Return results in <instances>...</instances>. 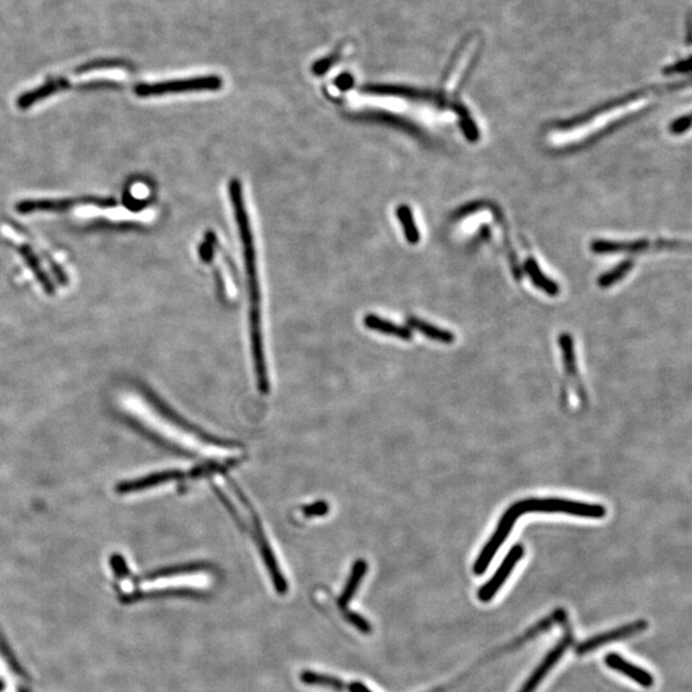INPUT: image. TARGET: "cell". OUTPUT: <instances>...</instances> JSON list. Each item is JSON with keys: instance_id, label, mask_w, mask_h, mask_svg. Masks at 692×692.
Listing matches in <instances>:
<instances>
[{"instance_id": "6da1fadb", "label": "cell", "mask_w": 692, "mask_h": 692, "mask_svg": "<svg viewBox=\"0 0 692 692\" xmlns=\"http://www.w3.org/2000/svg\"><path fill=\"white\" fill-rule=\"evenodd\" d=\"M230 195L235 211L236 223L243 240V258H245V268H246V277H248V286L250 295V331L251 344H253L251 346H253L257 381H258L259 390L262 393H267L269 383L267 376L266 359H264L263 339H262L260 294H259L258 274H257V263H255V249H254L253 234L249 225V217L243 203L241 183L237 180H232L230 183Z\"/></svg>"}, {"instance_id": "7a4b0ae2", "label": "cell", "mask_w": 692, "mask_h": 692, "mask_svg": "<svg viewBox=\"0 0 692 692\" xmlns=\"http://www.w3.org/2000/svg\"><path fill=\"white\" fill-rule=\"evenodd\" d=\"M522 513H562L576 517L601 519L607 516V509L599 504L573 502L564 499H527L518 502Z\"/></svg>"}, {"instance_id": "3957f363", "label": "cell", "mask_w": 692, "mask_h": 692, "mask_svg": "<svg viewBox=\"0 0 692 692\" xmlns=\"http://www.w3.org/2000/svg\"><path fill=\"white\" fill-rule=\"evenodd\" d=\"M222 78L218 76L194 77L185 80H172L163 81L155 84L137 85L135 94L146 98V97H157L166 94L189 92H216L222 87Z\"/></svg>"}, {"instance_id": "277c9868", "label": "cell", "mask_w": 692, "mask_h": 692, "mask_svg": "<svg viewBox=\"0 0 692 692\" xmlns=\"http://www.w3.org/2000/svg\"><path fill=\"white\" fill-rule=\"evenodd\" d=\"M522 514L523 513H522V510L519 508L518 502L513 504L509 509L507 510L502 514V519H500L499 525L496 527L495 532L493 533L491 539L483 546L482 551L479 553V556H477V559L474 562V565H473V573L474 574L481 576V574H483L486 572L488 565H490V563L494 559L495 554L497 553V550L502 548V544L508 539V536H509L513 527L516 525L518 518L521 517Z\"/></svg>"}, {"instance_id": "5b68a950", "label": "cell", "mask_w": 692, "mask_h": 692, "mask_svg": "<svg viewBox=\"0 0 692 692\" xmlns=\"http://www.w3.org/2000/svg\"><path fill=\"white\" fill-rule=\"evenodd\" d=\"M362 92L373 95H381V97H396V98H403V99L417 100V101H428L434 103L442 107L453 108L456 112L458 108L460 107V103H449L442 95H437L428 90H421L416 87H408V86H399V85H367L363 86Z\"/></svg>"}, {"instance_id": "8992f818", "label": "cell", "mask_w": 692, "mask_h": 692, "mask_svg": "<svg viewBox=\"0 0 692 692\" xmlns=\"http://www.w3.org/2000/svg\"><path fill=\"white\" fill-rule=\"evenodd\" d=\"M250 521L253 522L251 523L250 533H253L254 540H255L257 545H258L260 556L263 558V562L266 564L268 573H269V576L272 578L274 588H276V591H277L278 595H286L288 590H289V584H288L285 576L282 574L280 565L277 563L274 551H272V549L269 546V542L267 540L266 535L263 532V527H262L260 522H259L258 516L257 514H253L250 517Z\"/></svg>"}, {"instance_id": "52a82bcc", "label": "cell", "mask_w": 692, "mask_h": 692, "mask_svg": "<svg viewBox=\"0 0 692 692\" xmlns=\"http://www.w3.org/2000/svg\"><path fill=\"white\" fill-rule=\"evenodd\" d=\"M647 627H649V623L645 619H639V621H635L632 623L623 624V626L616 627L612 631L604 632V633L593 636L591 639L586 640L582 644L578 645L576 653L578 655L591 653L593 650L601 647H605L608 644H613V642L621 641V640L630 639V637H633L639 633H642V632L647 631Z\"/></svg>"}, {"instance_id": "ba28073f", "label": "cell", "mask_w": 692, "mask_h": 692, "mask_svg": "<svg viewBox=\"0 0 692 692\" xmlns=\"http://www.w3.org/2000/svg\"><path fill=\"white\" fill-rule=\"evenodd\" d=\"M523 556H525V548L522 545L518 544L510 549L508 556H505L502 565L497 568V571L495 572L494 576L479 588V600L482 602L491 601L495 595L499 593V590L502 588V586L505 584V581L508 579L511 572L514 570V567L517 565V563H519V560L523 558Z\"/></svg>"}, {"instance_id": "9c48e42d", "label": "cell", "mask_w": 692, "mask_h": 692, "mask_svg": "<svg viewBox=\"0 0 692 692\" xmlns=\"http://www.w3.org/2000/svg\"><path fill=\"white\" fill-rule=\"evenodd\" d=\"M572 641H573V637H572L571 632H567L563 639L560 640V642L554 649L550 650V653L544 658V661L540 663V665L536 670H533L531 677L525 681V685L522 686V689L518 692L536 691V689L540 686L541 682L548 676L550 670H553L556 667V663L559 662L563 658L564 653L567 651V649L571 647Z\"/></svg>"}, {"instance_id": "30bf717a", "label": "cell", "mask_w": 692, "mask_h": 692, "mask_svg": "<svg viewBox=\"0 0 692 692\" xmlns=\"http://www.w3.org/2000/svg\"><path fill=\"white\" fill-rule=\"evenodd\" d=\"M92 203L101 206H115V202L100 200V199H63V200H26L17 204L20 213L32 212H64L77 204Z\"/></svg>"}, {"instance_id": "8fae6325", "label": "cell", "mask_w": 692, "mask_h": 692, "mask_svg": "<svg viewBox=\"0 0 692 692\" xmlns=\"http://www.w3.org/2000/svg\"><path fill=\"white\" fill-rule=\"evenodd\" d=\"M183 476V472L177 471V469H174V471L155 472V473H152L149 476H145L143 479H132V481L122 482L120 485H117L115 491L118 494H132V493L144 491V490L152 488L154 486H158V485H163L166 482L176 481V479H181Z\"/></svg>"}, {"instance_id": "7c38bea8", "label": "cell", "mask_w": 692, "mask_h": 692, "mask_svg": "<svg viewBox=\"0 0 692 692\" xmlns=\"http://www.w3.org/2000/svg\"><path fill=\"white\" fill-rule=\"evenodd\" d=\"M605 664L608 665L609 668L622 673L626 677L631 678L632 681H635L637 685L642 686L645 689H650L654 686L653 675H650L647 670L626 661L623 656H621V655H607Z\"/></svg>"}, {"instance_id": "4fadbf2b", "label": "cell", "mask_w": 692, "mask_h": 692, "mask_svg": "<svg viewBox=\"0 0 692 692\" xmlns=\"http://www.w3.org/2000/svg\"><path fill=\"white\" fill-rule=\"evenodd\" d=\"M651 246L649 240H636V241H605V240H595L591 243V250L596 254H618V253H639L647 250Z\"/></svg>"}, {"instance_id": "5bb4252c", "label": "cell", "mask_w": 692, "mask_h": 692, "mask_svg": "<svg viewBox=\"0 0 692 692\" xmlns=\"http://www.w3.org/2000/svg\"><path fill=\"white\" fill-rule=\"evenodd\" d=\"M367 562L363 560V559H359L355 563L353 564V568H351V573H350L349 578H348V582L346 585L344 587L343 593L340 595L339 598V607L341 610H346L348 605H349L350 601L354 598V595L357 593L358 587L360 585L362 582V578L365 577V573H367Z\"/></svg>"}, {"instance_id": "9a60e30c", "label": "cell", "mask_w": 692, "mask_h": 692, "mask_svg": "<svg viewBox=\"0 0 692 692\" xmlns=\"http://www.w3.org/2000/svg\"><path fill=\"white\" fill-rule=\"evenodd\" d=\"M365 327L381 332L383 335L395 336L402 340H411V331L409 328L399 326L393 323L391 320H383L379 316L368 314L365 318Z\"/></svg>"}, {"instance_id": "2e32d148", "label": "cell", "mask_w": 692, "mask_h": 692, "mask_svg": "<svg viewBox=\"0 0 692 692\" xmlns=\"http://www.w3.org/2000/svg\"><path fill=\"white\" fill-rule=\"evenodd\" d=\"M525 269L528 276L531 277L535 286L540 288L545 294H548L550 297H556L559 294V291H560L559 286L551 278H549L548 276L544 274V272L541 271L540 266L537 264V262L535 259L531 258V257L525 259Z\"/></svg>"}, {"instance_id": "e0dca14e", "label": "cell", "mask_w": 692, "mask_h": 692, "mask_svg": "<svg viewBox=\"0 0 692 692\" xmlns=\"http://www.w3.org/2000/svg\"><path fill=\"white\" fill-rule=\"evenodd\" d=\"M409 325L411 327L419 331L422 335L427 336L431 340H436V341H440L442 344H451L456 341V336L453 332H450L448 330L436 327L434 325L425 322V320L411 317L409 318Z\"/></svg>"}, {"instance_id": "ac0fdd59", "label": "cell", "mask_w": 692, "mask_h": 692, "mask_svg": "<svg viewBox=\"0 0 692 692\" xmlns=\"http://www.w3.org/2000/svg\"><path fill=\"white\" fill-rule=\"evenodd\" d=\"M300 681L305 685L327 687V689H332L335 691H344L345 689H348V685L341 679L328 676V675H320V673H316L312 670L302 672Z\"/></svg>"}, {"instance_id": "d6986e66", "label": "cell", "mask_w": 692, "mask_h": 692, "mask_svg": "<svg viewBox=\"0 0 692 692\" xmlns=\"http://www.w3.org/2000/svg\"><path fill=\"white\" fill-rule=\"evenodd\" d=\"M396 213H397V218H399L400 225L403 227L404 235L407 237L408 243H411V245L418 243L421 235H419L418 227L414 222V217L411 213V208L408 206H400L397 208Z\"/></svg>"}, {"instance_id": "ffe728a7", "label": "cell", "mask_w": 692, "mask_h": 692, "mask_svg": "<svg viewBox=\"0 0 692 692\" xmlns=\"http://www.w3.org/2000/svg\"><path fill=\"white\" fill-rule=\"evenodd\" d=\"M208 568H209V565L204 563L181 564V565H175V567H169V568L153 572L150 574H148L146 578L148 579L149 578L150 579H157V578L169 577V576H176V574H185V573L206 571Z\"/></svg>"}, {"instance_id": "44dd1931", "label": "cell", "mask_w": 692, "mask_h": 692, "mask_svg": "<svg viewBox=\"0 0 692 692\" xmlns=\"http://www.w3.org/2000/svg\"><path fill=\"white\" fill-rule=\"evenodd\" d=\"M633 267L632 259H626L621 264H618L616 268H613L610 272L602 274L598 278V285L600 288H610L616 281L622 280L626 274H628Z\"/></svg>"}, {"instance_id": "7402d4cb", "label": "cell", "mask_w": 692, "mask_h": 692, "mask_svg": "<svg viewBox=\"0 0 692 692\" xmlns=\"http://www.w3.org/2000/svg\"><path fill=\"white\" fill-rule=\"evenodd\" d=\"M559 344H560L562 353H563L565 371L570 373V374H572V376H576L577 365H576V354H574V345H573L572 336L568 335L567 332H564L559 337Z\"/></svg>"}, {"instance_id": "603a6c76", "label": "cell", "mask_w": 692, "mask_h": 692, "mask_svg": "<svg viewBox=\"0 0 692 692\" xmlns=\"http://www.w3.org/2000/svg\"><path fill=\"white\" fill-rule=\"evenodd\" d=\"M20 253L22 254L23 258H24V260L27 262V264L30 266L31 269L34 271V274H36L38 281H40V283L44 286V289L48 290V291H53L52 283L49 282L48 277H46L44 272H43L41 267L38 264V259L35 257V254L30 250V248H29V246H23V248H21V251H20Z\"/></svg>"}, {"instance_id": "cb8c5ba5", "label": "cell", "mask_w": 692, "mask_h": 692, "mask_svg": "<svg viewBox=\"0 0 692 692\" xmlns=\"http://www.w3.org/2000/svg\"><path fill=\"white\" fill-rule=\"evenodd\" d=\"M459 118H460V127H462V131H463L465 137L471 141V143H476L479 141V132L477 126L474 121L472 120L471 115L468 111H465L463 113L459 115Z\"/></svg>"}, {"instance_id": "d4e9b609", "label": "cell", "mask_w": 692, "mask_h": 692, "mask_svg": "<svg viewBox=\"0 0 692 692\" xmlns=\"http://www.w3.org/2000/svg\"><path fill=\"white\" fill-rule=\"evenodd\" d=\"M344 614H345V618L346 621L349 622L350 624H353L358 631L365 633V635H369L372 632V626L371 623L360 616L358 613H354V612H348V610H344Z\"/></svg>"}, {"instance_id": "484cf974", "label": "cell", "mask_w": 692, "mask_h": 692, "mask_svg": "<svg viewBox=\"0 0 692 692\" xmlns=\"http://www.w3.org/2000/svg\"><path fill=\"white\" fill-rule=\"evenodd\" d=\"M330 507L326 502H316L309 505H305L303 508V514L305 517L316 518L327 514Z\"/></svg>"}, {"instance_id": "4316f807", "label": "cell", "mask_w": 692, "mask_h": 692, "mask_svg": "<svg viewBox=\"0 0 692 692\" xmlns=\"http://www.w3.org/2000/svg\"><path fill=\"white\" fill-rule=\"evenodd\" d=\"M690 126H691L690 115H684V117H679L676 121L670 123V131L672 134H675V135H681V134H684L687 129H690Z\"/></svg>"}, {"instance_id": "83f0119b", "label": "cell", "mask_w": 692, "mask_h": 692, "mask_svg": "<svg viewBox=\"0 0 692 692\" xmlns=\"http://www.w3.org/2000/svg\"><path fill=\"white\" fill-rule=\"evenodd\" d=\"M487 204L485 202H472L469 204H465V206H462L457 213H456V218H462L464 216H468V214L474 213L479 211L481 208L486 206Z\"/></svg>"}, {"instance_id": "f1b7e54d", "label": "cell", "mask_w": 692, "mask_h": 692, "mask_svg": "<svg viewBox=\"0 0 692 692\" xmlns=\"http://www.w3.org/2000/svg\"><path fill=\"white\" fill-rule=\"evenodd\" d=\"M689 71H690V59L687 58L685 61L677 62L673 66H668L663 72L664 75H673V73H685Z\"/></svg>"}, {"instance_id": "f546056e", "label": "cell", "mask_w": 692, "mask_h": 692, "mask_svg": "<svg viewBox=\"0 0 692 692\" xmlns=\"http://www.w3.org/2000/svg\"><path fill=\"white\" fill-rule=\"evenodd\" d=\"M335 61L336 58H334L332 55H330V57L325 58V59H320V61L317 62V63L314 64V67H313V72H314L316 75L326 73L328 69H330V67L332 66V63H335Z\"/></svg>"}, {"instance_id": "4dcf8cb0", "label": "cell", "mask_w": 692, "mask_h": 692, "mask_svg": "<svg viewBox=\"0 0 692 692\" xmlns=\"http://www.w3.org/2000/svg\"><path fill=\"white\" fill-rule=\"evenodd\" d=\"M112 567H113V571H115V574L118 577H122V576H126L129 571H127V565L125 563L123 558L120 556H112Z\"/></svg>"}, {"instance_id": "1f68e13d", "label": "cell", "mask_w": 692, "mask_h": 692, "mask_svg": "<svg viewBox=\"0 0 692 692\" xmlns=\"http://www.w3.org/2000/svg\"><path fill=\"white\" fill-rule=\"evenodd\" d=\"M353 85H354V80H353V77L350 76L349 73L341 75V76H339V78L336 80V86L340 90H349Z\"/></svg>"}, {"instance_id": "d6a6232c", "label": "cell", "mask_w": 692, "mask_h": 692, "mask_svg": "<svg viewBox=\"0 0 692 692\" xmlns=\"http://www.w3.org/2000/svg\"><path fill=\"white\" fill-rule=\"evenodd\" d=\"M199 250H200L199 251L200 257L203 258V260H206V262H209L212 259V257H213V249H212L211 241H206V243H203Z\"/></svg>"}, {"instance_id": "836d02e7", "label": "cell", "mask_w": 692, "mask_h": 692, "mask_svg": "<svg viewBox=\"0 0 692 692\" xmlns=\"http://www.w3.org/2000/svg\"><path fill=\"white\" fill-rule=\"evenodd\" d=\"M348 690L349 692H372L367 686L360 684V682H351L350 685H348Z\"/></svg>"}, {"instance_id": "e575fe53", "label": "cell", "mask_w": 692, "mask_h": 692, "mask_svg": "<svg viewBox=\"0 0 692 692\" xmlns=\"http://www.w3.org/2000/svg\"><path fill=\"white\" fill-rule=\"evenodd\" d=\"M4 687H6V685H4V682H3L1 679H0V691H3V690H4Z\"/></svg>"}, {"instance_id": "d590c367", "label": "cell", "mask_w": 692, "mask_h": 692, "mask_svg": "<svg viewBox=\"0 0 692 692\" xmlns=\"http://www.w3.org/2000/svg\"><path fill=\"white\" fill-rule=\"evenodd\" d=\"M20 692H29V691H27V690H23V689H21V690H20Z\"/></svg>"}]
</instances>
